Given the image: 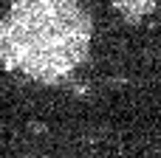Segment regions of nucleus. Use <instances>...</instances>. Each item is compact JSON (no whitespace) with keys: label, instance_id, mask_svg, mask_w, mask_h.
Here are the masks:
<instances>
[{"label":"nucleus","instance_id":"1","mask_svg":"<svg viewBox=\"0 0 161 158\" xmlns=\"http://www.w3.org/2000/svg\"><path fill=\"white\" fill-rule=\"evenodd\" d=\"M88 45L91 17L79 0H14L0 23V59L40 82L68 76Z\"/></svg>","mask_w":161,"mask_h":158},{"label":"nucleus","instance_id":"2","mask_svg":"<svg viewBox=\"0 0 161 158\" xmlns=\"http://www.w3.org/2000/svg\"><path fill=\"white\" fill-rule=\"evenodd\" d=\"M113 3L127 20H139V17H144L147 11L156 8V0H113Z\"/></svg>","mask_w":161,"mask_h":158}]
</instances>
